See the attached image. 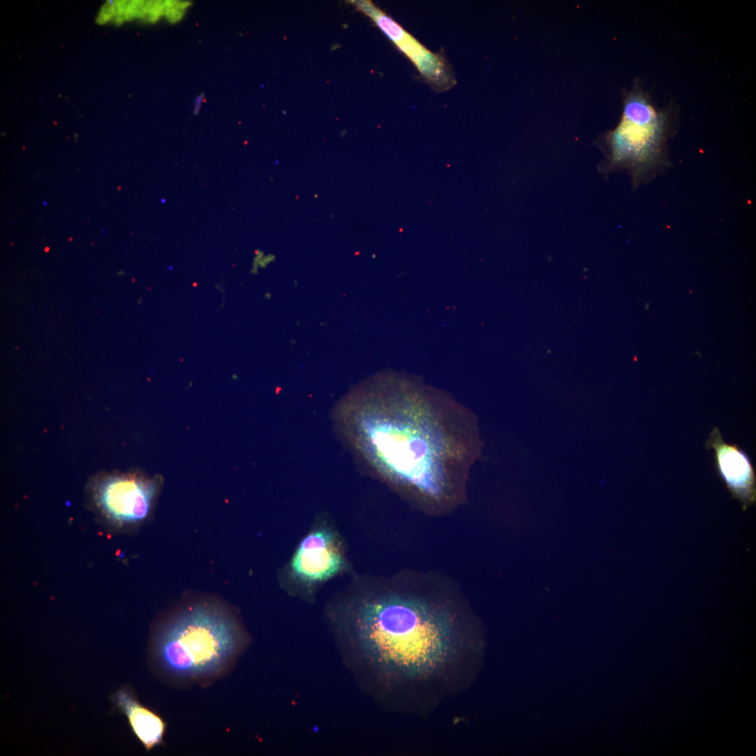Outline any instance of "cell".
Returning a JSON list of instances; mask_svg holds the SVG:
<instances>
[{"mask_svg":"<svg viewBox=\"0 0 756 756\" xmlns=\"http://www.w3.org/2000/svg\"><path fill=\"white\" fill-rule=\"evenodd\" d=\"M397 578L359 602L355 647L373 694L398 711L426 716L475 680L484 637L452 581L410 570Z\"/></svg>","mask_w":756,"mask_h":756,"instance_id":"6da1fadb","label":"cell"},{"mask_svg":"<svg viewBox=\"0 0 756 756\" xmlns=\"http://www.w3.org/2000/svg\"><path fill=\"white\" fill-rule=\"evenodd\" d=\"M336 416L362 465L410 505L440 516L465 502L482 442L475 414L449 395L414 377L379 375L351 393Z\"/></svg>","mask_w":756,"mask_h":756,"instance_id":"7a4b0ae2","label":"cell"},{"mask_svg":"<svg viewBox=\"0 0 756 756\" xmlns=\"http://www.w3.org/2000/svg\"><path fill=\"white\" fill-rule=\"evenodd\" d=\"M234 620L220 607L197 603L163 624L151 645L153 663L174 683H206L225 674L242 647Z\"/></svg>","mask_w":756,"mask_h":756,"instance_id":"3957f363","label":"cell"},{"mask_svg":"<svg viewBox=\"0 0 756 756\" xmlns=\"http://www.w3.org/2000/svg\"><path fill=\"white\" fill-rule=\"evenodd\" d=\"M666 122L641 92H631L620 124L609 136L612 163L629 167L635 178L655 166L662 156Z\"/></svg>","mask_w":756,"mask_h":756,"instance_id":"277c9868","label":"cell"},{"mask_svg":"<svg viewBox=\"0 0 756 756\" xmlns=\"http://www.w3.org/2000/svg\"><path fill=\"white\" fill-rule=\"evenodd\" d=\"M349 2L375 23L409 58L433 90L443 92L456 85L453 70L443 55L430 51L371 1Z\"/></svg>","mask_w":756,"mask_h":756,"instance_id":"5b68a950","label":"cell"},{"mask_svg":"<svg viewBox=\"0 0 756 756\" xmlns=\"http://www.w3.org/2000/svg\"><path fill=\"white\" fill-rule=\"evenodd\" d=\"M155 492L153 482L133 475H111L95 489L99 507L109 519L120 524L139 522L148 514Z\"/></svg>","mask_w":756,"mask_h":756,"instance_id":"8992f818","label":"cell"},{"mask_svg":"<svg viewBox=\"0 0 756 756\" xmlns=\"http://www.w3.org/2000/svg\"><path fill=\"white\" fill-rule=\"evenodd\" d=\"M705 447L714 449L719 474L745 510L756 498L755 474L748 456L736 444H727L717 427L710 432Z\"/></svg>","mask_w":756,"mask_h":756,"instance_id":"52a82bcc","label":"cell"},{"mask_svg":"<svg viewBox=\"0 0 756 756\" xmlns=\"http://www.w3.org/2000/svg\"><path fill=\"white\" fill-rule=\"evenodd\" d=\"M344 560L332 533L318 529L307 536L294 554L291 568L295 575L307 582L328 579L343 567Z\"/></svg>","mask_w":756,"mask_h":756,"instance_id":"ba28073f","label":"cell"},{"mask_svg":"<svg viewBox=\"0 0 756 756\" xmlns=\"http://www.w3.org/2000/svg\"><path fill=\"white\" fill-rule=\"evenodd\" d=\"M111 697L116 708L127 718L134 734L146 750L162 742L166 723L160 715L141 705L130 688L124 687Z\"/></svg>","mask_w":756,"mask_h":756,"instance_id":"9c48e42d","label":"cell"}]
</instances>
